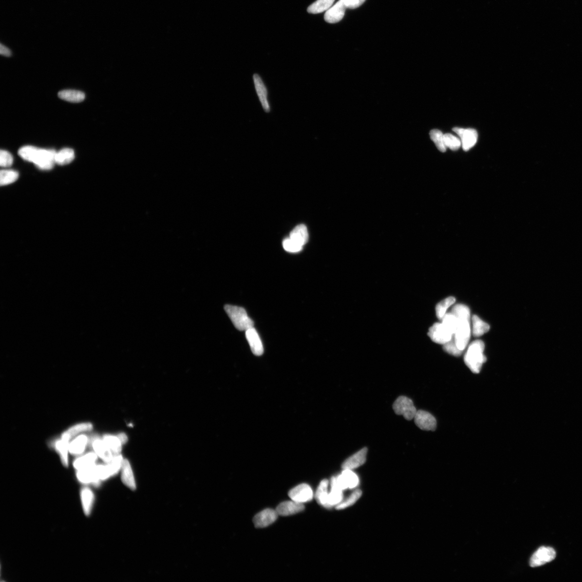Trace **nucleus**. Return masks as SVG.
Wrapping results in <instances>:
<instances>
[{
	"label": "nucleus",
	"mask_w": 582,
	"mask_h": 582,
	"mask_svg": "<svg viewBox=\"0 0 582 582\" xmlns=\"http://www.w3.org/2000/svg\"><path fill=\"white\" fill-rule=\"evenodd\" d=\"M346 8L356 9L361 6L366 0H341Z\"/></svg>",
	"instance_id": "obj_44"
},
{
	"label": "nucleus",
	"mask_w": 582,
	"mask_h": 582,
	"mask_svg": "<svg viewBox=\"0 0 582 582\" xmlns=\"http://www.w3.org/2000/svg\"><path fill=\"white\" fill-rule=\"evenodd\" d=\"M89 439L85 434H80L75 437L69 445V452L74 455L82 454L88 444Z\"/></svg>",
	"instance_id": "obj_21"
},
{
	"label": "nucleus",
	"mask_w": 582,
	"mask_h": 582,
	"mask_svg": "<svg viewBox=\"0 0 582 582\" xmlns=\"http://www.w3.org/2000/svg\"><path fill=\"white\" fill-rule=\"evenodd\" d=\"M256 93L260 99L263 109L266 113H270L271 108L268 100V91L266 85L259 75L255 74L253 75Z\"/></svg>",
	"instance_id": "obj_12"
},
{
	"label": "nucleus",
	"mask_w": 582,
	"mask_h": 582,
	"mask_svg": "<svg viewBox=\"0 0 582 582\" xmlns=\"http://www.w3.org/2000/svg\"><path fill=\"white\" fill-rule=\"evenodd\" d=\"M393 409L397 415H402L408 421L414 419L417 411L413 401L406 396L397 398L393 404Z\"/></svg>",
	"instance_id": "obj_4"
},
{
	"label": "nucleus",
	"mask_w": 582,
	"mask_h": 582,
	"mask_svg": "<svg viewBox=\"0 0 582 582\" xmlns=\"http://www.w3.org/2000/svg\"><path fill=\"white\" fill-rule=\"evenodd\" d=\"M282 246L285 250L291 253H296L300 251L303 246L293 241L290 238H287L282 242Z\"/></svg>",
	"instance_id": "obj_42"
},
{
	"label": "nucleus",
	"mask_w": 582,
	"mask_h": 582,
	"mask_svg": "<svg viewBox=\"0 0 582 582\" xmlns=\"http://www.w3.org/2000/svg\"><path fill=\"white\" fill-rule=\"evenodd\" d=\"M473 335L474 337H478L487 333L489 330V326L485 322L477 316L472 317Z\"/></svg>",
	"instance_id": "obj_33"
},
{
	"label": "nucleus",
	"mask_w": 582,
	"mask_h": 582,
	"mask_svg": "<svg viewBox=\"0 0 582 582\" xmlns=\"http://www.w3.org/2000/svg\"><path fill=\"white\" fill-rule=\"evenodd\" d=\"M278 514L276 510L268 508L258 513L253 520L257 528H264L275 522Z\"/></svg>",
	"instance_id": "obj_14"
},
{
	"label": "nucleus",
	"mask_w": 582,
	"mask_h": 582,
	"mask_svg": "<svg viewBox=\"0 0 582 582\" xmlns=\"http://www.w3.org/2000/svg\"><path fill=\"white\" fill-rule=\"evenodd\" d=\"M77 477L82 483H99L101 480L100 465L95 464L89 468L77 470Z\"/></svg>",
	"instance_id": "obj_11"
},
{
	"label": "nucleus",
	"mask_w": 582,
	"mask_h": 582,
	"mask_svg": "<svg viewBox=\"0 0 582 582\" xmlns=\"http://www.w3.org/2000/svg\"><path fill=\"white\" fill-rule=\"evenodd\" d=\"M304 508V506L302 504L292 500L281 503L278 506L276 511L278 515L286 517L300 513Z\"/></svg>",
	"instance_id": "obj_19"
},
{
	"label": "nucleus",
	"mask_w": 582,
	"mask_h": 582,
	"mask_svg": "<svg viewBox=\"0 0 582 582\" xmlns=\"http://www.w3.org/2000/svg\"><path fill=\"white\" fill-rule=\"evenodd\" d=\"M455 302V299L453 297H450L438 303L436 311V315L439 319H442L445 314H446L448 308L454 304Z\"/></svg>",
	"instance_id": "obj_35"
},
{
	"label": "nucleus",
	"mask_w": 582,
	"mask_h": 582,
	"mask_svg": "<svg viewBox=\"0 0 582 582\" xmlns=\"http://www.w3.org/2000/svg\"><path fill=\"white\" fill-rule=\"evenodd\" d=\"M19 178L17 171L13 170H2L0 173V185L6 186L13 184Z\"/></svg>",
	"instance_id": "obj_34"
},
{
	"label": "nucleus",
	"mask_w": 582,
	"mask_h": 582,
	"mask_svg": "<svg viewBox=\"0 0 582 582\" xmlns=\"http://www.w3.org/2000/svg\"><path fill=\"white\" fill-rule=\"evenodd\" d=\"M69 443L70 442L61 438L56 442L54 444L55 448L59 453L62 463L65 467H67L69 464Z\"/></svg>",
	"instance_id": "obj_29"
},
{
	"label": "nucleus",
	"mask_w": 582,
	"mask_h": 582,
	"mask_svg": "<svg viewBox=\"0 0 582 582\" xmlns=\"http://www.w3.org/2000/svg\"><path fill=\"white\" fill-rule=\"evenodd\" d=\"M442 321L444 325L449 329V330L452 333L454 336L457 330L458 324L457 318L452 312L448 313L445 314Z\"/></svg>",
	"instance_id": "obj_40"
},
{
	"label": "nucleus",
	"mask_w": 582,
	"mask_h": 582,
	"mask_svg": "<svg viewBox=\"0 0 582 582\" xmlns=\"http://www.w3.org/2000/svg\"><path fill=\"white\" fill-rule=\"evenodd\" d=\"M336 480L338 487L342 490L354 488L359 483L357 475L350 469H343L342 473L336 477Z\"/></svg>",
	"instance_id": "obj_13"
},
{
	"label": "nucleus",
	"mask_w": 582,
	"mask_h": 582,
	"mask_svg": "<svg viewBox=\"0 0 582 582\" xmlns=\"http://www.w3.org/2000/svg\"><path fill=\"white\" fill-rule=\"evenodd\" d=\"M367 452L368 449L364 448L352 455L343 463L342 469L353 470L361 467L366 462Z\"/></svg>",
	"instance_id": "obj_16"
},
{
	"label": "nucleus",
	"mask_w": 582,
	"mask_h": 582,
	"mask_svg": "<svg viewBox=\"0 0 582 582\" xmlns=\"http://www.w3.org/2000/svg\"><path fill=\"white\" fill-rule=\"evenodd\" d=\"M13 158L11 154L6 150L0 151V165L2 168H9L13 164Z\"/></svg>",
	"instance_id": "obj_43"
},
{
	"label": "nucleus",
	"mask_w": 582,
	"mask_h": 582,
	"mask_svg": "<svg viewBox=\"0 0 582 582\" xmlns=\"http://www.w3.org/2000/svg\"><path fill=\"white\" fill-rule=\"evenodd\" d=\"M444 141L446 148L453 150H458L462 146L461 140L451 134H444Z\"/></svg>",
	"instance_id": "obj_38"
},
{
	"label": "nucleus",
	"mask_w": 582,
	"mask_h": 582,
	"mask_svg": "<svg viewBox=\"0 0 582 582\" xmlns=\"http://www.w3.org/2000/svg\"><path fill=\"white\" fill-rule=\"evenodd\" d=\"M451 312L458 319L457 330L453 338L457 347L464 351L470 336V311L467 306L458 304L452 308Z\"/></svg>",
	"instance_id": "obj_1"
},
{
	"label": "nucleus",
	"mask_w": 582,
	"mask_h": 582,
	"mask_svg": "<svg viewBox=\"0 0 582 582\" xmlns=\"http://www.w3.org/2000/svg\"><path fill=\"white\" fill-rule=\"evenodd\" d=\"M430 136L438 150L442 152H445L447 148L444 144V134L442 131L438 130H433L430 131Z\"/></svg>",
	"instance_id": "obj_37"
},
{
	"label": "nucleus",
	"mask_w": 582,
	"mask_h": 582,
	"mask_svg": "<svg viewBox=\"0 0 582 582\" xmlns=\"http://www.w3.org/2000/svg\"><path fill=\"white\" fill-rule=\"evenodd\" d=\"M93 429V424L90 423H81L75 425L69 428L62 434V439L70 442L73 438L78 436V435L91 431Z\"/></svg>",
	"instance_id": "obj_20"
},
{
	"label": "nucleus",
	"mask_w": 582,
	"mask_h": 582,
	"mask_svg": "<svg viewBox=\"0 0 582 582\" xmlns=\"http://www.w3.org/2000/svg\"><path fill=\"white\" fill-rule=\"evenodd\" d=\"M94 452L106 464L112 461L115 455L106 444L103 439L94 438L92 441Z\"/></svg>",
	"instance_id": "obj_15"
},
{
	"label": "nucleus",
	"mask_w": 582,
	"mask_h": 582,
	"mask_svg": "<svg viewBox=\"0 0 582 582\" xmlns=\"http://www.w3.org/2000/svg\"><path fill=\"white\" fill-rule=\"evenodd\" d=\"M245 336L253 354L256 356H261L264 352L261 339L255 330L252 327L245 331Z\"/></svg>",
	"instance_id": "obj_18"
},
{
	"label": "nucleus",
	"mask_w": 582,
	"mask_h": 582,
	"mask_svg": "<svg viewBox=\"0 0 582 582\" xmlns=\"http://www.w3.org/2000/svg\"><path fill=\"white\" fill-rule=\"evenodd\" d=\"M335 0H317L307 8V12L311 14H319L327 11L331 8Z\"/></svg>",
	"instance_id": "obj_31"
},
{
	"label": "nucleus",
	"mask_w": 582,
	"mask_h": 582,
	"mask_svg": "<svg viewBox=\"0 0 582 582\" xmlns=\"http://www.w3.org/2000/svg\"><path fill=\"white\" fill-rule=\"evenodd\" d=\"M288 495L292 500L300 504L310 502L313 497L311 488L306 484H300L293 488Z\"/></svg>",
	"instance_id": "obj_10"
},
{
	"label": "nucleus",
	"mask_w": 582,
	"mask_h": 582,
	"mask_svg": "<svg viewBox=\"0 0 582 582\" xmlns=\"http://www.w3.org/2000/svg\"><path fill=\"white\" fill-rule=\"evenodd\" d=\"M98 455L95 452H90L75 459L74 467L77 470L89 468L95 464Z\"/></svg>",
	"instance_id": "obj_24"
},
{
	"label": "nucleus",
	"mask_w": 582,
	"mask_h": 582,
	"mask_svg": "<svg viewBox=\"0 0 582 582\" xmlns=\"http://www.w3.org/2000/svg\"><path fill=\"white\" fill-rule=\"evenodd\" d=\"M121 480L123 483L131 490L136 489L135 479L130 463L128 460H124L121 467Z\"/></svg>",
	"instance_id": "obj_23"
},
{
	"label": "nucleus",
	"mask_w": 582,
	"mask_h": 582,
	"mask_svg": "<svg viewBox=\"0 0 582 582\" xmlns=\"http://www.w3.org/2000/svg\"><path fill=\"white\" fill-rule=\"evenodd\" d=\"M225 309L237 330L246 331L248 329L254 327V321L247 316L244 308L227 305L225 306Z\"/></svg>",
	"instance_id": "obj_3"
},
{
	"label": "nucleus",
	"mask_w": 582,
	"mask_h": 582,
	"mask_svg": "<svg viewBox=\"0 0 582 582\" xmlns=\"http://www.w3.org/2000/svg\"><path fill=\"white\" fill-rule=\"evenodd\" d=\"M484 343L482 340H476L470 344L465 354L466 365L473 373H479L483 363L487 361V357L484 355Z\"/></svg>",
	"instance_id": "obj_2"
},
{
	"label": "nucleus",
	"mask_w": 582,
	"mask_h": 582,
	"mask_svg": "<svg viewBox=\"0 0 582 582\" xmlns=\"http://www.w3.org/2000/svg\"><path fill=\"white\" fill-rule=\"evenodd\" d=\"M80 497L84 512L86 515H89L93 508L94 499V494L90 489L84 488L81 491Z\"/></svg>",
	"instance_id": "obj_27"
},
{
	"label": "nucleus",
	"mask_w": 582,
	"mask_h": 582,
	"mask_svg": "<svg viewBox=\"0 0 582 582\" xmlns=\"http://www.w3.org/2000/svg\"><path fill=\"white\" fill-rule=\"evenodd\" d=\"M428 336L437 343L445 345L451 340L453 335L449 329L441 323H436L429 329Z\"/></svg>",
	"instance_id": "obj_6"
},
{
	"label": "nucleus",
	"mask_w": 582,
	"mask_h": 582,
	"mask_svg": "<svg viewBox=\"0 0 582 582\" xmlns=\"http://www.w3.org/2000/svg\"><path fill=\"white\" fill-rule=\"evenodd\" d=\"M414 423L417 427L425 431H434L437 427L436 418L431 413L423 411L417 412L414 417Z\"/></svg>",
	"instance_id": "obj_9"
},
{
	"label": "nucleus",
	"mask_w": 582,
	"mask_h": 582,
	"mask_svg": "<svg viewBox=\"0 0 582 582\" xmlns=\"http://www.w3.org/2000/svg\"><path fill=\"white\" fill-rule=\"evenodd\" d=\"M290 239L297 244L303 246L308 240V232L307 227L303 225L297 226L290 233Z\"/></svg>",
	"instance_id": "obj_25"
},
{
	"label": "nucleus",
	"mask_w": 582,
	"mask_h": 582,
	"mask_svg": "<svg viewBox=\"0 0 582 582\" xmlns=\"http://www.w3.org/2000/svg\"><path fill=\"white\" fill-rule=\"evenodd\" d=\"M117 436L119 438V439L120 440V441L121 442V443H122L123 444H125L126 442L128 441V437H127V436H126V435L125 433H120Z\"/></svg>",
	"instance_id": "obj_46"
},
{
	"label": "nucleus",
	"mask_w": 582,
	"mask_h": 582,
	"mask_svg": "<svg viewBox=\"0 0 582 582\" xmlns=\"http://www.w3.org/2000/svg\"><path fill=\"white\" fill-rule=\"evenodd\" d=\"M362 495V491L360 489H357L345 501L342 502L337 506V509H345L355 504L357 501L360 498Z\"/></svg>",
	"instance_id": "obj_39"
},
{
	"label": "nucleus",
	"mask_w": 582,
	"mask_h": 582,
	"mask_svg": "<svg viewBox=\"0 0 582 582\" xmlns=\"http://www.w3.org/2000/svg\"><path fill=\"white\" fill-rule=\"evenodd\" d=\"M75 153L73 150L65 148L62 149L56 154V163L59 165L69 164L74 160Z\"/></svg>",
	"instance_id": "obj_32"
},
{
	"label": "nucleus",
	"mask_w": 582,
	"mask_h": 582,
	"mask_svg": "<svg viewBox=\"0 0 582 582\" xmlns=\"http://www.w3.org/2000/svg\"><path fill=\"white\" fill-rule=\"evenodd\" d=\"M38 150V148L34 146H24L19 150V154L24 160L33 163Z\"/></svg>",
	"instance_id": "obj_36"
},
{
	"label": "nucleus",
	"mask_w": 582,
	"mask_h": 582,
	"mask_svg": "<svg viewBox=\"0 0 582 582\" xmlns=\"http://www.w3.org/2000/svg\"><path fill=\"white\" fill-rule=\"evenodd\" d=\"M556 558V551L551 547L542 546L531 556L530 565L531 567H538L554 560Z\"/></svg>",
	"instance_id": "obj_7"
},
{
	"label": "nucleus",
	"mask_w": 582,
	"mask_h": 582,
	"mask_svg": "<svg viewBox=\"0 0 582 582\" xmlns=\"http://www.w3.org/2000/svg\"><path fill=\"white\" fill-rule=\"evenodd\" d=\"M346 9L341 0H339L336 4L326 11L324 19L329 23H336L340 21L345 15Z\"/></svg>",
	"instance_id": "obj_17"
},
{
	"label": "nucleus",
	"mask_w": 582,
	"mask_h": 582,
	"mask_svg": "<svg viewBox=\"0 0 582 582\" xmlns=\"http://www.w3.org/2000/svg\"><path fill=\"white\" fill-rule=\"evenodd\" d=\"M56 151L54 150L38 149L33 164L40 169H51L55 164H56Z\"/></svg>",
	"instance_id": "obj_5"
},
{
	"label": "nucleus",
	"mask_w": 582,
	"mask_h": 582,
	"mask_svg": "<svg viewBox=\"0 0 582 582\" xmlns=\"http://www.w3.org/2000/svg\"><path fill=\"white\" fill-rule=\"evenodd\" d=\"M58 97L69 102L80 103L85 99V94L79 91L65 90L60 91Z\"/></svg>",
	"instance_id": "obj_26"
},
{
	"label": "nucleus",
	"mask_w": 582,
	"mask_h": 582,
	"mask_svg": "<svg viewBox=\"0 0 582 582\" xmlns=\"http://www.w3.org/2000/svg\"><path fill=\"white\" fill-rule=\"evenodd\" d=\"M443 349L445 352L454 357L461 356L463 352L457 347L453 336L451 340L444 345Z\"/></svg>",
	"instance_id": "obj_41"
},
{
	"label": "nucleus",
	"mask_w": 582,
	"mask_h": 582,
	"mask_svg": "<svg viewBox=\"0 0 582 582\" xmlns=\"http://www.w3.org/2000/svg\"><path fill=\"white\" fill-rule=\"evenodd\" d=\"M342 489L338 487L336 477H333L331 482V491L328 494V508L340 504L343 499Z\"/></svg>",
	"instance_id": "obj_22"
},
{
	"label": "nucleus",
	"mask_w": 582,
	"mask_h": 582,
	"mask_svg": "<svg viewBox=\"0 0 582 582\" xmlns=\"http://www.w3.org/2000/svg\"><path fill=\"white\" fill-rule=\"evenodd\" d=\"M103 439L114 455L120 454L123 444L117 436L106 434L103 436Z\"/></svg>",
	"instance_id": "obj_30"
},
{
	"label": "nucleus",
	"mask_w": 582,
	"mask_h": 582,
	"mask_svg": "<svg viewBox=\"0 0 582 582\" xmlns=\"http://www.w3.org/2000/svg\"><path fill=\"white\" fill-rule=\"evenodd\" d=\"M453 131L459 136L462 148L465 151L469 150L476 144L478 137L476 130L455 128L453 129Z\"/></svg>",
	"instance_id": "obj_8"
},
{
	"label": "nucleus",
	"mask_w": 582,
	"mask_h": 582,
	"mask_svg": "<svg viewBox=\"0 0 582 582\" xmlns=\"http://www.w3.org/2000/svg\"><path fill=\"white\" fill-rule=\"evenodd\" d=\"M328 481L323 480L318 488L316 493V499L319 504L328 508Z\"/></svg>",
	"instance_id": "obj_28"
},
{
	"label": "nucleus",
	"mask_w": 582,
	"mask_h": 582,
	"mask_svg": "<svg viewBox=\"0 0 582 582\" xmlns=\"http://www.w3.org/2000/svg\"><path fill=\"white\" fill-rule=\"evenodd\" d=\"M0 53H1V54L2 55L5 56L7 57H9L11 55V52L10 51V50L7 47H4L2 44H1V47H0Z\"/></svg>",
	"instance_id": "obj_45"
}]
</instances>
